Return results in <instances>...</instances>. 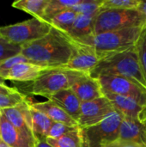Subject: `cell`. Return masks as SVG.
Wrapping results in <instances>:
<instances>
[{
  "label": "cell",
  "mask_w": 146,
  "mask_h": 147,
  "mask_svg": "<svg viewBox=\"0 0 146 147\" xmlns=\"http://www.w3.org/2000/svg\"><path fill=\"white\" fill-rule=\"evenodd\" d=\"M73 51L71 38L53 27L44 37L21 46V53L24 57L45 68L65 67Z\"/></svg>",
  "instance_id": "obj_1"
},
{
  "label": "cell",
  "mask_w": 146,
  "mask_h": 147,
  "mask_svg": "<svg viewBox=\"0 0 146 147\" xmlns=\"http://www.w3.org/2000/svg\"><path fill=\"white\" fill-rule=\"evenodd\" d=\"M89 75L96 78L103 76H120L146 89V78L139 63L136 47L103 59Z\"/></svg>",
  "instance_id": "obj_2"
},
{
  "label": "cell",
  "mask_w": 146,
  "mask_h": 147,
  "mask_svg": "<svg viewBox=\"0 0 146 147\" xmlns=\"http://www.w3.org/2000/svg\"><path fill=\"white\" fill-rule=\"evenodd\" d=\"M83 74L86 73L65 67L48 68L34 81L23 83L24 85L19 88L22 90V93L24 95L41 96L49 99L52 96L61 90L71 89L74 83Z\"/></svg>",
  "instance_id": "obj_3"
},
{
  "label": "cell",
  "mask_w": 146,
  "mask_h": 147,
  "mask_svg": "<svg viewBox=\"0 0 146 147\" xmlns=\"http://www.w3.org/2000/svg\"><path fill=\"white\" fill-rule=\"evenodd\" d=\"M144 27L109 31L94 34L77 41L94 47L99 55L105 59L135 47Z\"/></svg>",
  "instance_id": "obj_4"
},
{
  "label": "cell",
  "mask_w": 146,
  "mask_h": 147,
  "mask_svg": "<svg viewBox=\"0 0 146 147\" xmlns=\"http://www.w3.org/2000/svg\"><path fill=\"white\" fill-rule=\"evenodd\" d=\"M52 28V25L43 19L32 18L0 27V38L9 43L22 46L44 37Z\"/></svg>",
  "instance_id": "obj_5"
},
{
  "label": "cell",
  "mask_w": 146,
  "mask_h": 147,
  "mask_svg": "<svg viewBox=\"0 0 146 147\" xmlns=\"http://www.w3.org/2000/svg\"><path fill=\"white\" fill-rule=\"evenodd\" d=\"M144 26L145 18L138 9H107L96 16L95 34Z\"/></svg>",
  "instance_id": "obj_6"
},
{
  "label": "cell",
  "mask_w": 146,
  "mask_h": 147,
  "mask_svg": "<svg viewBox=\"0 0 146 147\" xmlns=\"http://www.w3.org/2000/svg\"><path fill=\"white\" fill-rule=\"evenodd\" d=\"M123 118L124 115L115 110L97 125L86 128L90 147H102L116 141Z\"/></svg>",
  "instance_id": "obj_7"
},
{
  "label": "cell",
  "mask_w": 146,
  "mask_h": 147,
  "mask_svg": "<svg viewBox=\"0 0 146 147\" xmlns=\"http://www.w3.org/2000/svg\"><path fill=\"white\" fill-rule=\"evenodd\" d=\"M98 79L104 92L130 97L146 106V89L135 82L120 76H103Z\"/></svg>",
  "instance_id": "obj_8"
},
{
  "label": "cell",
  "mask_w": 146,
  "mask_h": 147,
  "mask_svg": "<svg viewBox=\"0 0 146 147\" xmlns=\"http://www.w3.org/2000/svg\"><path fill=\"white\" fill-rule=\"evenodd\" d=\"M115 110L112 102L106 96L82 102L80 115L77 120L78 126L86 129L97 125Z\"/></svg>",
  "instance_id": "obj_9"
},
{
  "label": "cell",
  "mask_w": 146,
  "mask_h": 147,
  "mask_svg": "<svg viewBox=\"0 0 146 147\" xmlns=\"http://www.w3.org/2000/svg\"><path fill=\"white\" fill-rule=\"evenodd\" d=\"M72 40L73 54L65 68L90 74L97 65L103 59L94 47Z\"/></svg>",
  "instance_id": "obj_10"
},
{
  "label": "cell",
  "mask_w": 146,
  "mask_h": 147,
  "mask_svg": "<svg viewBox=\"0 0 146 147\" xmlns=\"http://www.w3.org/2000/svg\"><path fill=\"white\" fill-rule=\"evenodd\" d=\"M7 120L17 128L26 138L34 142V137L32 131V118L28 97L22 103L16 107L2 109Z\"/></svg>",
  "instance_id": "obj_11"
},
{
  "label": "cell",
  "mask_w": 146,
  "mask_h": 147,
  "mask_svg": "<svg viewBox=\"0 0 146 147\" xmlns=\"http://www.w3.org/2000/svg\"><path fill=\"white\" fill-rule=\"evenodd\" d=\"M103 94L104 96L112 102L115 109L121 113L124 117L134 119L141 122H146V106L139 104L130 97L104 91Z\"/></svg>",
  "instance_id": "obj_12"
},
{
  "label": "cell",
  "mask_w": 146,
  "mask_h": 147,
  "mask_svg": "<svg viewBox=\"0 0 146 147\" xmlns=\"http://www.w3.org/2000/svg\"><path fill=\"white\" fill-rule=\"evenodd\" d=\"M71 89L81 102L93 101L104 96L99 79L90 76L89 74H83L81 76Z\"/></svg>",
  "instance_id": "obj_13"
},
{
  "label": "cell",
  "mask_w": 146,
  "mask_h": 147,
  "mask_svg": "<svg viewBox=\"0 0 146 147\" xmlns=\"http://www.w3.org/2000/svg\"><path fill=\"white\" fill-rule=\"evenodd\" d=\"M48 68H45L31 62L20 63L12 68L0 71V76L4 80H11L15 83H29L38 78L40 74Z\"/></svg>",
  "instance_id": "obj_14"
},
{
  "label": "cell",
  "mask_w": 146,
  "mask_h": 147,
  "mask_svg": "<svg viewBox=\"0 0 146 147\" xmlns=\"http://www.w3.org/2000/svg\"><path fill=\"white\" fill-rule=\"evenodd\" d=\"M118 140L146 147V122L124 117L120 124Z\"/></svg>",
  "instance_id": "obj_15"
},
{
  "label": "cell",
  "mask_w": 146,
  "mask_h": 147,
  "mask_svg": "<svg viewBox=\"0 0 146 147\" xmlns=\"http://www.w3.org/2000/svg\"><path fill=\"white\" fill-rule=\"evenodd\" d=\"M0 138L11 147H34V142L26 138L5 117L0 109Z\"/></svg>",
  "instance_id": "obj_16"
},
{
  "label": "cell",
  "mask_w": 146,
  "mask_h": 147,
  "mask_svg": "<svg viewBox=\"0 0 146 147\" xmlns=\"http://www.w3.org/2000/svg\"><path fill=\"white\" fill-rule=\"evenodd\" d=\"M28 102L31 107L42 112L54 122H61L71 127H79L77 121L71 118L60 107H59L57 104L50 100H47L46 102H32L30 101V99H28Z\"/></svg>",
  "instance_id": "obj_17"
},
{
  "label": "cell",
  "mask_w": 146,
  "mask_h": 147,
  "mask_svg": "<svg viewBox=\"0 0 146 147\" xmlns=\"http://www.w3.org/2000/svg\"><path fill=\"white\" fill-rule=\"evenodd\" d=\"M48 100L57 104L71 118L77 121L80 115L82 102L71 89L61 90L52 96Z\"/></svg>",
  "instance_id": "obj_18"
},
{
  "label": "cell",
  "mask_w": 146,
  "mask_h": 147,
  "mask_svg": "<svg viewBox=\"0 0 146 147\" xmlns=\"http://www.w3.org/2000/svg\"><path fill=\"white\" fill-rule=\"evenodd\" d=\"M46 140L52 147H90L87 133L81 127H77L59 139H46Z\"/></svg>",
  "instance_id": "obj_19"
},
{
  "label": "cell",
  "mask_w": 146,
  "mask_h": 147,
  "mask_svg": "<svg viewBox=\"0 0 146 147\" xmlns=\"http://www.w3.org/2000/svg\"><path fill=\"white\" fill-rule=\"evenodd\" d=\"M96 15L86 16L77 15L74 24L67 34L77 40L92 36L95 34V18Z\"/></svg>",
  "instance_id": "obj_20"
},
{
  "label": "cell",
  "mask_w": 146,
  "mask_h": 147,
  "mask_svg": "<svg viewBox=\"0 0 146 147\" xmlns=\"http://www.w3.org/2000/svg\"><path fill=\"white\" fill-rule=\"evenodd\" d=\"M30 105V104H29ZM32 118V131L35 140H46L53 121L42 112L30 106Z\"/></svg>",
  "instance_id": "obj_21"
},
{
  "label": "cell",
  "mask_w": 146,
  "mask_h": 147,
  "mask_svg": "<svg viewBox=\"0 0 146 147\" xmlns=\"http://www.w3.org/2000/svg\"><path fill=\"white\" fill-rule=\"evenodd\" d=\"M49 0H18L12 3V7L23 10L34 18L43 19Z\"/></svg>",
  "instance_id": "obj_22"
},
{
  "label": "cell",
  "mask_w": 146,
  "mask_h": 147,
  "mask_svg": "<svg viewBox=\"0 0 146 147\" xmlns=\"http://www.w3.org/2000/svg\"><path fill=\"white\" fill-rule=\"evenodd\" d=\"M80 2L81 0H49L45 10L43 20L48 22L56 15L65 10L72 9Z\"/></svg>",
  "instance_id": "obj_23"
},
{
  "label": "cell",
  "mask_w": 146,
  "mask_h": 147,
  "mask_svg": "<svg viewBox=\"0 0 146 147\" xmlns=\"http://www.w3.org/2000/svg\"><path fill=\"white\" fill-rule=\"evenodd\" d=\"M77 16V14L71 9L56 15L48 22L52 27L67 34L72 28Z\"/></svg>",
  "instance_id": "obj_24"
},
{
  "label": "cell",
  "mask_w": 146,
  "mask_h": 147,
  "mask_svg": "<svg viewBox=\"0 0 146 147\" xmlns=\"http://www.w3.org/2000/svg\"><path fill=\"white\" fill-rule=\"evenodd\" d=\"M142 0H103L100 11L107 9H138Z\"/></svg>",
  "instance_id": "obj_25"
},
{
  "label": "cell",
  "mask_w": 146,
  "mask_h": 147,
  "mask_svg": "<svg viewBox=\"0 0 146 147\" xmlns=\"http://www.w3.org/2000/svg\"><path fill=\"white\" fill-rule=\"evenodd\" d=\"M102 2L103 0H81V2L71 9L77 15H97Z\"/></svg>",
  "instance_id": "obj_26"
},
{
  "label": "cell",
  "mask_w": 146,
  "mask_h": 147,
  "mask_svg": "<svg viewBox=\"0 0 146 147\" xmlns=\"http://www.w3.org/2000/svg\"><path fill=\"white\" fill-rule=\"evenodd\" d=\"M28 96L17 90L14 93H0V109H6L18 106L26 101Z\"/></svg>",
  "instance_id": "obj_27"
},
{
  "label": "cell",
  "mask_w": 146,
  "mask_h": 147,
  "mask_svg": "<svg viewBox=\"0 0 146 147\" xmlns=\"http://www.w3.org/2000/svg\"><path fill=\"white\" fill-rule=\"evenodd\" d=\"M135 47L137 49V53H138V56H139L142 71L146 78V26L144 27L143 31Z\"/></svg>",
  "instance_id": "obj_28"
},
{
  "label": "cell",
  "mask_w": 146,
  "mask_h": 147,
  "mask_svg": "<svg viewBox=\"0 0 146 147\" xmlns=\"http://www.w3.org/2000/svg\"><path fill=\"white\" fill-rule=\"evenodd\" d=\"M21 53V46L14 45L0 38V63Z\"/></svg>",
  "instance_id": "obj_29"
},
{
  "label": "cell",
  "mask_w": 146,
  "mask_h": 147,
  "mask_svg": "<svg viewBox=\"0 0 146 147\" xmlns=\"http://www.w3.org/2000/svg\"><path fill=\"white\" fill-rule=\"evenodd\" d=\"M77 127H71V126L66 125L65 123L53 121V123L49 130L47 139H53V140L59 139V138L64 136L65 134L75 130Z\"/></svg>",
  "instance_id": "obj_30"
},
{
  "label": "cell",
  "mask_w": 146,
  "mask_h": 147,
  "mask_svg": "<svg viewBox=\"0 0 146 147\" xmlns=\"http://www.w3.org/2000/svg\"><path fill=\"white\" fill-rule=\"evenodd\" d=\"M25 62H30L26 57H24L22 53H19L15 56H13L11 58H9L0 63V71L9 70L15 66L17 64L20 63H25Z\"/></svg>",
  "instance_id": "obj_31"
},
{
  "label": "cell",
  "mask_w": 146,
  "mask_h": 147,
  "mask_svg": "<svg viewBox=\"0 0 146 147\" xmlns=\"http://www.w3.org/2000/svg\"><path fill=\"white\" fill-rule=\"evenodd\" d=\"M102 147H145L142 146H139L138 144L133 143V142H129V141H122V140H117L114 142H112L108 145H106Z\"/></svg>",
  "instance_id": "obj_32"
},
{
  "label": "cell",
  "mask_w": 146,
  "mask_h": 147,
  "mask_svg": "<svg viewBox=\"0 0 146 147\" xmlns=\"http://www.w3.org/2000/svg\"><path fill=\"white\" fill-rule=\"evenodd\" d=\"M17 90L16 88H11L7 84H0V93H14Z\"/></svg>",
  "instance_id": "obj_33"
},
{
  "label": "cell",
  "mask_w": 146,
  "mask_h": 147,
  "mask_svg": "<svg viewBox=\"0 0 146 147\" xmlns=\"http://www.w3.org/2000/svg\"><path fill=\"white\" fill-rule=\"evenodd\" d=\"M34 147H52L46 140H35Z\"/></svg>",
  "instance_id": "obj_34"
},
{
  "label": "cell",
  "mask_w": 146,
  "mask_h": 147,
  "mask_svg": "<svg viewBox=\"0 0 146 147\" xmlns=\"http://www.w3.org/2000/svg\"><path fill=\"white\" fill-rule=\"evenodd\" d=\"M138 10L140 11V13L143 15L144 18H145V26H146V1H141L139 8H138Z\"/></svg>",
  "instance_id": "obj_35"
},
{
  "label": "cell",
  "mask_w": 146,
  "mask_h": 147,
  "mask_svg": "<svg viewBox=\"0 0 146 147\" xmlns=\"http://www.w3.org/2000/svg\"><path fill=\"white\" fill-rule=\"evenodd\" d=\"M0 147H11L10 146H9L7 143H5L1 138H0Z\"/></svg>",
  "instance_id": "obj_36"
},
{
  "label": "cell",
  "mask_w": 146,
  "mask_h": 147,
  "mask_svg": "<svg viewBox=\"0 0 146 147\" xmlns=\"http://www.w3.org/2000/svg\"><path fill=\"white\" fill-rule=\"evenodd\" d=\"M0 84H5V80L1 76H0Z\"/></svg>",
  "instance_id": "obj_37"
}]
</instances>
